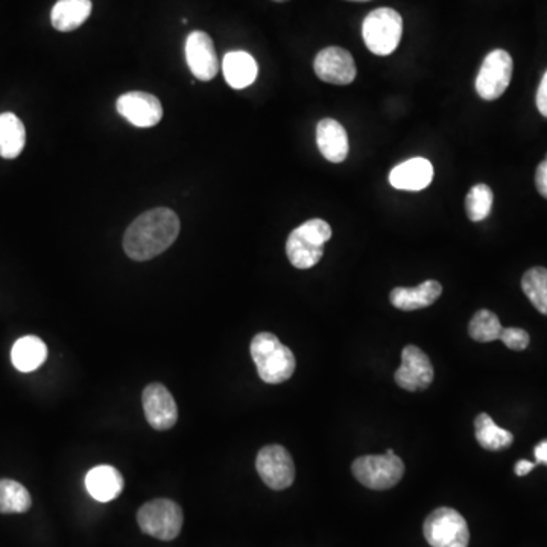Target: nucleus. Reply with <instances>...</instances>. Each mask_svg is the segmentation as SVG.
I'll return each mask as SVG.
<instances>
[{"label":"nucleus","instance_id":"f257e3e1","mask_svg":"<svg viewBox=\"0 0 547 547\" xmlns=\"http://www.w3.org/2000/svg\"><path fill=\"white\" fill-rule=\"evenodd\" d=\"M180 234L174 210L159 207L140 215L125 231L124 250L130 259L146 262L165 253Z\"/></svg>","mask_w":547,"mask_h":547},{"label":"nucleus","instance_id":"f03ea898","mask_svg":"<svg viewBox=\"0 0 547 547\" xmlns=\"http://www.w3.org/2000/svg\"><path fill=\"white\" fill-rule=\"evenodd\" d=\"M250 351L260 379L269 385L286 382L295 373L297 362L294 353L272 333L262 332L254 336Z\"/></svg>","mask_w":547,"mask_h":547},{"label":"nucleus","instance_id":"7ed1b4c3","mask_svg":"<svg viewBox=\"0 0 547 547\" xmlns=\"http://www.w3.org/2000/svg\"><path fill=\"white\" fill-rule=\"evenodd\" d=\"M332 238V227L323 219H310L289 234L286 254L297 269L314 268L323 259L324 245Z\"/></svg>","mask_w":547,"mask_h":547},{"label":"nucleus","instance_id":"20e7f679","mask_svg":"<svg viewBox=\"0 0 547 547\" xmlns=\"http://www.w3.org/2000/svg\"><path fill=\"white\" fill-rule=\"evenodd\" d=\"M402 35V16L393 8H377L362 23L365 45L379 57L393 54L399 48Z\"/></svg>","mask_w":547,"mask_h":547},{"label":"nucleus","instance_id":"39448f33","mask_svg":"<svg viewBox=\"0 0 547 547\" xmlns=\"http://www.w3.org/2000/svg\"><path fill=\"white\" fill-rule=\"evenodd\" d=\"M351 472L364 487L370 490H389L396 487L405 475V464L394 453L386 450L385 455H367L356 459Z\"/></svg>","mask_w":547,"mask_h":547},{"label":"nucleus","instance_id":"423d86ee","mask_svg":"<svg viewBox=\"0 0 547 547\" xmlns=\"http://www.w3.org/2000/svg\"><path fill=\"white\" fill-rule=\"evenodd\" d=\"M183 510L174 500L154 499L145 503L137 513L142 532L162 541H172L183 528Z\"/></svg>","mask_w":547,"mask_h":547},{"label":"nucleus","instance_id":"0eeeda50","mask_svg":"<svg viewBox=\"0 0 547 547\" xmlns=\"http://www.w3.org/2000/svg\"><path fill=\"white\" fill-rule=\"evenodd\" d=\"M424 538L432 547H468L470 531L464 517L453 508H438L424 520Z\"/></svg>","mask_w":547,"mask_h":547},{"label":"nucleus","instance_id":"6e6552de","mask_svg":"<svg viewBox=\"0 0 547 547\" xmlns=\"http://www.w3.org/2000/svg\"><path fill=\"white\" fill-rule=\"evenodd\" d=\"M513 78V58L503 49H496L485 57L478 78L476 92L485 101H496L510 86Z\"/></svg>","mask_w":547,"mask_h":547},{"label":"nucleus","instance_id":"1a4fd4ad","mask_svg":"<svg viewBox=\"0 0 547 547\" xmlns=\"http://www.w3.org/2000/svg\"><path fill=\"white\" fill-rule=\"evenodd\" d=\"M256 468L266 487L271 490H286L294 484V459L283 446L272 444L263 447L257 455Z\"/></svg>","mask_w":547,"mask_h":547},{"label":"nucleus","instance_id":"9d476101","mask_svg":"<svg viewBox=\"0 0 547 547\" xmlns=\"http://www.w3.org/2000/svg\"><path fill=\"white\" fill-rule=\"evenodd\" d=\"M143 411L155 431H169L177 424L178 408L174 396L162 383H151L143 389Z\"/></svg>","mask_w":547,"mask_h":547},{"label":"nucleus","instance_id":"9b49d317","mask_svg":"<svg viewBox=\"0 0 547 547\" xmlns=\"http://www.w3.org/2000/svg\"><path fill=\"white\" fill-rule=\"evenodd\" d=\"M397 385L406 391H423L434 382L431 359L421 348L408 345L402 351V365L394 374Z\"/></svg>","mask_w":547,"mask_h":547},{"label":"nucleus","instance_id":"f8f14e48","mask_svg":"<svg viewBox=\"0 0 547 547\" xmlns=\"http://www.w3.org/2000/svg\"><path fill=\"white\" fill-rule=\"evenodd\" d=\"M314 70L321 81L335 86H348L358 73L353 55L338 46L323 49L315 57Z\"/></svg>","mask_w":547,"mask_h":547},{"label":"nucleus","instance_id":"ddd939ff","mask_svg":"<svg viewBox=\"0 0 547 547\" xmlns=\"http://www.w3.org/2000/svg\"><path fill=\"white\" fill-rule=\"evenodd\" d=\"M117 113L137 128H151L160 124L163 117L162 102L145 92H130L119 96Z\"/></svg>","mask_w":547,"mask_h":547},{"label":"nucleus","instance_id":"4468645a","mask_svg":"<svg viewBox=\"0 0 547 547\" xmlns=\"http://www.w3.org/2000/svg\"><path fill=\"white\" fill-rule=\"evenodd\" d=\"M186 60L197 80L210 81L218 75V55L212 38L206 32L195 31L187 37Z\"/></svg>","mask_w":547,"mask_h":547},{"label":"nucleus","instance_id":"2eb2a0df","mask_svg":"<svg viewBox=\"0 0 547 547\" xmlns=\"http://www.w3.org/2000/svg\"><path fill=\"white\" fill-rule=\"evenodd\" d=\"M434 180V166L429 160L415 157L408 160L389 174V183L399 190H409V192H420L431 186Z\"/></svg>","mask_w":547,"mask_h":547},{"label":"nucleus","instance_id":"dca6fc26","mask_svg":"<svg viewBox=\"0 0 547 547\" xmlns=\"http://www.w3.org/2000/svg\"><path fill=\"white\" fill-rule=\"evenodd\" d=\"M317 145L324 159L330 163L344 162L350 151L347 131L335 119H323L318 124Z\"/></svg>","mask_w":547,"mask_h":547},{"label":"nucleus","instance_id":"f3484780","mask_svg":"<svg viewBox=\"0 0 547 547\" xmlns=\"http://www.w3.org/2000/svg\"><path fill=\"white\" fill-rule=\"evenodd\" d=\"M86 488L90 496L98 502H111L124 491V478L117 468L98 465L87 473Z\"/></svg>","mask_w":547,"mask_h":547},{"label":"nucleus","instance_id":"a211bd4d","mask_svg":"<svg viewBox=\"0 0 547 547\" xmlns=\"http://www.w3.org/2000/svg\"><path fill=\"white\" fill-rule=\"evenodd\" d=\"M443 294V286L437 280H426L417 288H394L389 301L400 310H418L432 306Z\"/></svg>","mask_w":547,"mask_h":547},{"label":"nucleus","instance_id":"6ab92c4d","mask_svg":"<svg viewBox=\"0 0 547 547\" xmlns=\"http://www.w3.org/2000/svg\"><path fill=\"white\" fill-rule=\"evenodd\" d=\"M225 81L231 89L242 90L250 87L256 81L259 67L256 60L248 52H228L222 63Z\"/></svg>","mask_w":547,"mask_h":547},{"label":"nucleus","instance_id":"aec40b11","mask_svg":"<svg viewBox=\"0 0 547 547\" xmlns=\"http://www.w3.org/2000/svg\"><path fill=\"white\" fill-rule=\"evenodd\" d=\"M48 347L37 336H23L17 339L11 350V362L20 373H32L45 364Z\"/></svg>","mask_w":547,"mask_h":547},{"label":"nucleus","instance_id":"412c9836","mask_svg":"<svg viewBox=\"0 0 547 547\" xmlns=\"http://www.w3.org/2000/svg\"><path fill=\"white\" fill-rule=\"evenodd\" d=\"M92 8V0H58L52 8V26L60 32L75 31L89 19Z\"/></svg>","mask_w":547,"mask_h":547},{"label":"nucleus","instance_id":"4be33fe9","mask_svg":"<svg viewBox=\"0 0 547 547\" xmlns=\"http://www.w3.org/2000/svg\"><path fill=\"white\" fill-rule=\"evenodd\" d=\"M26 130L23 122L14 113L0 114V157L17 159L25 149Z\"/></svg>","mask_w":547,"mask_h":547},{"label":"nucleus","instance_id":"5701e85b","mask_svg":"<svg viewBox=\"0 0 547 547\" xmlns=\"http://www.w3.org/2000/svg\"><path fill=\"white\" fill-rule=\"evenodd\" d=\"M476 440L485 450L506 449L514 443V435L494 423L488 414H479L475 420Z\"/></svg>","mask_w":547,"mask_h":547},{"label":"nucleus","instance_id":"b1692460","mask_svg":"<svg viewBox=\"0 0 547 547\" xmlns=\"http://www.w3.org/2000/svg\"><path fill=\"white\" fill-rule=\"evenodd\" d=\"M32 506L29 491L13 479H0V514H23Z\"/></svg>","mask_w":547,"mask_h":547},{"label":"nucleus","instance_id":"393cba45","mask_svg":"<svg viewBox=\"0 0 547 547\" xmlns=\"http://www.w3.org/2000/svg\"><path fill=\"white\" fill-rule=\"evenodd\" d=\"M522 289L532 306L547 317V269L535 266L526 271L522 279Z\"/></svg>","mask_w":547,"mask_h":547},{"label":"nucleus","instance_id":"a878e982","mask_svg":"<svg viewBox=\"0 0 547 547\" xmlns=\"http://www.w3.org/2000/svg\"><path fill=\"white\" fill-rule=\"evenodd\" d=\"M502 330L503 327L497 315L487 309L476 312L468 324V333L478 342L499 341Z\"/></svg>","mask_w":547,"mask_h":547},{"label":"nucleus","instance_id":"bb28decb","mask_svg":"<svg viewBox=\"0 0 547 547\" xmlns=\"http://www.w3.org/2000/svg\"><path fill=\"white\" fill-rule=\"evenodd\" d=\"M493 190L487 184H476L468 192L465 200V210H467L468 219L473 222H481L490 216L493 209Z\"/></svg>","mask_w":547,"mask_h":547},{"label":"nucleus","instance_id":"cd10ccee","mask_svg":"<svg viewBox=\"0 0 547 547\" xmlns=\"http://www.w3.org/2000/svg\"><path fill=\"white\" fill-rule=\"evenodd\" d=\"M500 341L511 350L522 351L528 348L531 338L526 330L519 329V327H508V329L502 330Z\"/></svg>","mask_w":547,"mask_h":547},{"label":"nucleus","instance_id":"c85d7f7f","mask_svg":"<svg viewBox=\"0 0 547 547\" xmlns=\"http://www.w3.org/2000/svg\"><path fill=\"white\" fill-rule=\"evenodd\" d=\"M535 186H537L541 197L547 200V155L544 162L538 165L537 172H535Z\"/></svg>","mask_w":547,"mask_h":547},{"label":"nucleus","instance_id":"c756f323","mask_svg":"<svg viewBox=\"0 0 547 547\" xmlns=\"http://www.w3.org/2000/svg\"><path fill=\"white\" fill-rule=\"evenodd\" d=\"M537 108L547 119V70L541 78L540 87L537 92Z\"/></svg>","mask_w":547,"mask_h":547},{"label":"nucleus","instance_id":"7c9ffc66","mask_svg":"<svg viewBox=\"0 0 547 547\" xmlns=\"http://www.w3.org/2000/svg\"><path fill=\"white\" fill-rule=\"evenodd\" d=\"M534 455L537 465H547V440L541 441L538 446H535Z\"/></svg>","mask_w":547,"mask_h":547},{"label":"nucleus","instance_id":"2f4dec72","mask_svg":"<svg viewBox=\"0 0 547 547\" xmlns=\"http://www.w3.org/2000/svg\"><path fill=\"white\" fill-rule=\"evenodd\" d=\"M535 465H537V462H531V461H526V459H522V461H519L516 464V475L517 476L528 475V473H531L532 470H534Z\"/></svg>","mask_w":547,"mask_h":547},{"label":"nucleus","instance_id":"473e14b6","mask_svg":"<svg viewBox=\"0 0 547 547\" xmlns=\"http://www.w3.org/2000/svg\"><path fill=\"white\" fill-rule=\"evenodd\" d=\"M274 2H288V0H274Z\"/></svg>","mask_w":547,"mask_h":547},{"label":"nucleus","instance_id":"72a5a7b5","mask_svg":"<svg viewBox=\"0 0 547 547\" xmlns=\"http://www.w3.org/2000/svg\"><path fill=\"white\" fill-rule=\"evenodd\" d=\"M359 2H364V0H359Z\"/></svg>","mask_w":547,"mask_h":547}]
</instances>
